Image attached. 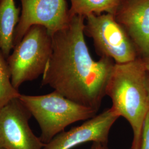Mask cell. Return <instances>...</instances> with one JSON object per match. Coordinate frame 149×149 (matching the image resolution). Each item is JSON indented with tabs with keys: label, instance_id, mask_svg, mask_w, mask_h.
<instances>
[{
	"label": "cell",
	"instance_id": "30bf717a",
	"mask_svg": "<svg viewBox=\"0 0 149 149\" xmlns=\"http://www.w3.org/2000/svg\"><path fill=\"white\" fill-rule=\"evenodd\" d=\"M19 12L15 0H0V51L6 59L14 48L13 36Z\"/></svg>",
	"mask_w": 149,
	"mask_h": 149
},
{
	"label": "cell",
	"instance_id": "52a82bcc",
	"mask_svg": "<svg viewBox=\"0 0 149 149\" xmlns=\"http://www.w3.org/2000/svg\"><path fill=\"white\" fill-rule=\"evenodd\" d=\"M32 114L16 98L0 109V148L3 149H43L45 144L30 128Z\"/></svg>",
	"mask_w": 149,
	"mask_h": 149
},
{
	"label": "cell",
	"instance_id": "e0dca14e",
	"mask_svg": "<svg viewBox=\"0 0 149 149\" xmlns=\"http://www.w3.org/2000/svg\"><path fill=\"white\" fill-rule=\"evenodd\" d=\"M0 149H2V148H0Z\"/></svg>",
	"mask_w": 149,
	"mask_h": 149
},
{
	"label": "cell",
	"instance_id": "5b68a950",
	"mask_svg": "<svg viewBox=\"0 0 149 149\" xmlns=\"http://www.w3.org/2000/svg\"><path fill=\"white\" fill-rule=\"evenodd\" d=\"M85 18V33L92 39L101 57L109 58L116 64L127 63L138 58L133 42L114 15H91Z\"/></svg>",
	"mask_w": 149,
	"mask_h": 149
},
{
	"label": "cell",
	"instance_id": "7c38bea8",
	"mask_svg": "<svg viewBox=\"0 0 149 149\" xmlns=\"http://www.w3.org/2000/svg\"><path fill=\"white\" fill-rule=\"evenodd\" d=\"M21 93L11 82V73L7 60L0 51V109Z\"/></svg>",
	"mask_w": 149,
	"mask_h": 149
},
{
	"label": "cell",
	"instance_id": "4fadbf2b",
	"mask_svg": "<svg viewBox=\"0 0 149 149\" xmlns=\"http://www.w3.org/2000/svg\"><path fill=\"white\" fill-rule=\"evenodd\" d=\"M128 149H133L130 148ZM140 149H149V112L144 123L142 143Z\"/></svg>",
	"mask_w": 149,
	"mask_h": 149
},
{
	"label": "cell",
	"instance_id": "277c9868",
	"mask_svg": "<svg viewBox=\"0 0 149 149\" xmlns=\"http://www.w3.org/2000/svg\"><path fill=\"white\" fill-rule=\"evenodd\" d=\"M52 50V37L47 29L39 25L31 27L6 59L16 89L43 75Z\"/></svg>",
	"mask_w": 149,
	"mask_h": 149
},
{
	"label": "cell",
	"instance_id": "2e32d148",
	"mask_svg": "<svg viewBox=\"0 0 149 149\" xmlns=\"http://www.w3.org/2000/svg\"><path fill=\"white\" fill-rule=\"evenodd\" d=\"M146 85H147V89L148 92V97H149V72H147V77H146Z\"/></svg>",
	"mask_w": 149,
	"mask_h": 149
},
{
	"label": "cell",
	"instance_id": "9c48e42d",
	"mask_svg": "<svg viewBox=\"0 0 149 149\" xmlns=\"http://www.w3.org/2000/svg\"><path fill=\"white\" fill-rule=\"evenodd\" d=\"M142 58L149 56V0H122L114 14Z\"/></svg>",
	"mask_w": 149,
	"mask_h": 149
},
{
	"label": "cell",
	"instance_id": "6da1fadb",
	"mask_svg": "<svg viewBox=\"0 0 149 149\" xmlns=\"http://www.w3.org/2000/svg\"><path fill=\"white\" fill-rule=\"evenodd\" d=\"M85 18L71 17L66 27L52 37V53L44 72L49 86L70 100L98 111L116 63L109 58L96 61L85 39Z\"/></svg>",
	"mask_w": 149,
	"mask_h": 149
},
{
	"label": "cell",
	"instance_id": "ba28073f",
	"mask_svg": "<svg viewBox=\"0 0 149 149\" xmlns=\"http://www.w3.org/2000/svg\"><path fill=\"white\" fill-rule=\"evenodd\" d=\"M119 117L111 107L80 126L58 134L43 149H71L88 142L107 145L109 132Z\"/></svg>",
	"mask_w": 149,
	"mask_h": 149
},
{
	"label": "cell",
	"instance_id": "5bb4252c",
	"mask_svg": "<svg viewBox=\"0 0 149 149\" xmlns=\"http://www.w3.org/2000/svg\"><path fill=\"white\" fill-rule=\"evenodd\" d=\"M90 149H108L107 145L98 143H93Z\"/></svg>",
	"mask_w": 149,
	"mask_h": 149
},
{
	"label": "cell",
	"instance_id": "7a4b0ae2",
	"mask_svg": "<svg viewBox=\"0 0 149 149\" xmlns=\"http://www.w3.org/2000/svg\"><path fill=\"white\" fill-rule=\"evenodd\" d=\"M146 77L143 61L138 58L127 63L115 64L107 86L106 94L112 100V108L132 127L133 149L141 147L144 123L149 112Z\"/></svg>",
	"mask_w": 149,
	"mask_h": 149
},
{
	"label": "cell",
	"instance_id": "3957f363",
	"mask_svg": "<svg viewBox=\"0 0 149 149\" xmlns=\"http://www.w3.org/2000/svg\"><path fill=\"white\" fill-rule=\"evenodd\" d=\"M41 129L40 139L48 144L70 124L95 117L98 111L70 100L59 92L40 96L21 95L19 97Z\"/></svg>",
	"mask_w": 149,
	"mask_h": 149
},
{
	"label": "cell",
	"instance_id": "8fae6325",
	"mask_svg": "<svg viewBox=\"0 0 149 149\" xmlns=\"http://www.w3.org/2000/svg\"><path fill=\"white\" fill-rule=\"evenodd\" d=\"M70 17L110 13L114 15L122 0H70Z\"/></svg>",
	"mask_w": 149,
	"mask_h": 149
},
{
	"label": "cell",
	"instance_id": "9a60e30c",
	"mask_svg": "<svg viewBox=\"0 0 149 149\" xmlns=\"http://www.w3.org/2000/svg\"><path fill=\"white\" fill-rule=\"evenodd\" d=\"M141 58L143 61L145 69L147 71V72H149V56Z\"/></svg>",
	"mask_w": 149,
	"mask_h": 149
},
{
	"label": "cell",
	"instance_id": "8992f818",
	"mask_svg": "<svg viewBox=\"0 0 149 149\" xmlns=\"http://www.w3.org/2000/svg\"><path fill=\"white\" fill-rule=\"evenodd\" d=\"M22 13L13 36L14 47L31 27L46 28L52 36L66 27L71 17L66 0H20Z\"/></svg>",
	"mask_w": 149,
	"mask_h": 149
}]
</instances>
